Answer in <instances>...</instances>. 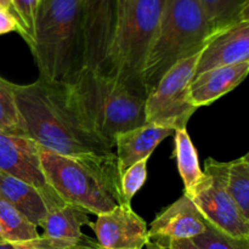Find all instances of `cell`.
<instances>
[{
  "instance_id": "obj_5",
  "label": "cell",
  "mask_w": 249,
  "mask_h": 249,
  "mask_svg": "<svg viewBox=\"0 0 249 249\" xmlns=\"http://www.w3.org/2000/svg\"><path fill=\"white\" fill-rule=\"evenodd\" d=\"M167 0H118V15L111 49L96 72L146 95L142 70Z\"/></svg>"
},
{
  "instance_id": "obj_33",
  "label": "cell",
  "mask_w": 249,
  "mask_h": 249,
  "mask_svg": "<svg viewBox=\"0 0 249 249\" xmlns=\"http://www.w3.org/2000/svg\"><path fill=\"white\" fill-rule=\"evenodd\" d=\"M46 1H48V0H40V6H41V5H43V4H45ZM40 6H39V7H40Z\"/></svg>"
},
{
  "instance_id": "obj_21",
  "label": "cell",
  "mask_w": 249,
  "mask_h": 249,
  "mask_svg": "<svg viewBox=\"0 0 249 249\" xmlns=\"http://www.w3.org/2000/svg\"><path fill=\"white\" fill-rule=\"evenodd\" d=\"M0 229L5 242L12 245H22L39 237L36 226L2 198H0Z\"/></svg>"
},
{
  "instance_id": "obj_7",
  "label": "cell",
  "mask_w": 249,
  "mask_h": 249,
  "mask_svg": "<svg viewBox=\"0 0 249 249\" xmlns=\"http://www.w3.org/2000/svg\"><path fill=\"white\" fill-rule=\"evenodd\" d=\"M199 53L173 66L148 92L145 100L146 123L173 131L186 129L197 109L191 100V83Z\"/></svg>"
},
{
  "instance_id": "obj_29",
  "label": "cell",
  "mask_w": 249,
  "mask_h": 249,
  "mask_svg": "<svg viewBox=\"0 0 249 249\" xmlns=\"http://www.w3.org/2000/svg\"><path fill=\"white\" fill-rule=\"evenodd\" d=\"M145 247L146 249H169L167 243L160 242V241H148Z\"/></svg>"
},
{
  "instance_id": "obj_6",
  "label": "cell",
  "mask_w": 249,
  "mask_h": 249,
  "mask_svg": "<svg viewBox=\"0 0 249 249\" xmlns=\"http://www.w3.org/2000/svg\"><path fill=\"white\" fill-rule=\"evenodd\" d=\"M39 160L46 181L62 201L96 216L122 204L119 187L99 170L41 146Z\"/></svg>"
},
{
  "instance_id": "obj_11",
  "label": "cell",
  "mask_w": 249,
  "mask_h": 249,
  "mask_svg": "<svg viewBox=\"0 0 249 249\" xmlns=\"http://www.w3.org/2000/svg\"><path fill=\"white\" fill-rule=\"evenodd\" d=\"M90 228L102 249H142L150 241L147 224L128 204L97 215Z\"/></svg>"
},
{
  "instance_id": "obj_8",
  "label": "cell",
  "mask_w": 249,
  "mask_h": 249,
  "mask_svg": "<svg viewBox=\"0 0 249 249\" xmlns=\"http://www.w3.org/2000/svg\"><path fill=\"white\" fill-rule=\"evenodd\" d=\"M224 165L214 158L204 163V175L190 194L204 220L236 240L249 241V220L237 208L224 184Z\"/></svg>"
},
{
  "instance_id": "obj_26",
  "label": "cell",
  "mask_w": 249,
  "mask_h": 249,
  "mask_svg": "<svg viewBox=\"0 0 249 249\" xmlns=\"http://www.w3.org/2000/svg\"><path fill=\"white\" fill-rule=\"evenodd\" d=\"M16 246L18 249H102L97 241L89 236L80 241H58L39 235L36 240Z\"/></svg>"
},
{
  "instance_id": "obj_16",
  "label": "cell",
  "mask_w": 249,
  "mask_h": 249,
  "mask_svg": "<svg viewBox=\"0 0 249 249\" xmlns=\"http://www.w3.org/2000/svg\"><path fill=\"white\" fill-rule=\"evenodd\" d=\"M0 198L23 214L33 225L41 226L53 206L39 189L28 182L0 172Z\"/></svg>"
},
{
  "instance_id": "obj_22",
  "label": "cell",
  "mask_w": 249,
  "mask_h": 249,
  "mask_svg": "<svg viewBox=\"0 0 249 249\" xmlns=\"http://www.w3.org/2000/svg\"><path fill=\"white\" fill-rule=\"evenodd\" d=\"M14 83L0 77V130L17 136H26V126L18 111Z\"/></svg>"
},
{
  "instance_id": "obj_9",
  "label": "cell",
  "mask_w": 249,
  "mask_h": 249,
  "mask_svg": "<svg viewBox=\"0 0 249 249\" xmlns=\"http://www.w3.org/2000/svg\"><path fill=\"white\" fill-rule=\"evenodd\" d=\"M0 172L36 186L53 206L65 202L46 181L39 160V145L32 139L0 130Z\"/></svg>"
},
{
  "instance_id": "obj_20",
  "label": "cell",
  "mask_w": 249,
  "mask_h": 249,
  "mask_svg": "<svg viewBox=\"0 0 249 249\" xmlns=\"http://www.w3.org/2000/svg\"><path fill=\"white\" fill-rule=\"evenodd\" d=\"M224 184L242 215L249 220V153L225 162Z\"/></svg>"
},
{
  "instance_id": "obj_15",
  "label": "cell",
  "mask_w": 249,
  "mask_h": 249,
  "mask_svg": "<svg viewBox=\"0 0 249 249\" xmlns=\"http://www.w3.org/2000/svg\"><path fill=\"white\" fill-rule=\"evenodd\" d=\"M173 134L174 131L172 129L147 123L118 134L114 138V146L117 148L119 173L122 174L126 168L139 160L150 158L156 147Z\"/></svg>"
},
{
  "instance_id": "obj_32",
  "label": "cell",
  "mask_w": 249,
  "mask_h": 249,
  "mask_svg": "<svg viewBox=\"0 0 249 249\" xmlns=\"http://www.w3.org/2000/svg\"><path fill=\"white\" fill-rule=\"evenodd\" d=\"M0 243H5L4 237H2V233H1V229H0Z\"/></svg>"
},
{
  "instance_id": "obj_23",
  "label": "cell",
  "mask_w": 249,
  "mask_h": 249,
  "mask_svg": "<svg viewBox=\"0 0 249 249\" xmlns=\"http://www.w3.org/2000/svg\"><path fill=\"white\" fill-rule=\"evenodd\" d=\"M12 12L21 27V36L31 48L36 34L40 0H11Z\"/></svg>"
},
{
  "instance_id": "obj_31",
  "label": "cell",
  "mask_w": 249,
  "mask_h": 249,
  "mask_svg": "<svg viewBox=\"0 0 249 249\" xmlns=\"http://www.w3.org/2000/svg\"><path fill=\"white\" fill-rule=\"evenodd\" d=\"M0 249H18L16 245H12V243H0Z\"/></svg>"
},
{
  "instance_id": "obj_30",
  "label": "cell",
  "mask_w": 249,
  "mask_h": 249,
  "mask_svg": "<svg viewBox=\"0 0 249 249\" xmlns=\"http://www.w3.org/2000/svg\"><path fill=\"white\" fill-rule=\"evenodd\" d=\"M0 6L5 7V9H7V10H9V11L12 12L11 0H0ZM12 15H14V12H12Z\"/></svg>"
},
{
  "instance_id": "obj_18",
  "label": "cell",
  "mask_w": 249,
  "mask_h": 249,
  "mask_svg": "<svg viewBox=\"0 0 249 249\" xmlns=\"http://www.w3.org/2000/svg\"><path fill=\"white\" fill-rule=\"evenodd\" d=\"M213 34L249 21V0H197Z\"/></svg>"
},
{
  "instance_id": "obj_27",
  "label": "cell",
  "mask_w": 249,
  "mask_h": 249,
  "mask_svg": "<svg viewBox=\"0 0 249 249\" xmlns=\"http://www.w3.org/2000/svg\"><path fill=\"white\" fill-rule=\"evenodd\" d=\"M11 32H17L21 36V27H19L18 21L11 11L0 6V36L11 33Z\"/></svg>"
},
{
  "instance_id": "obj_4",
  "label": "cell",
  "mask_w": 249,
  "mask_h": 249,
  "mask_svg": "<svg viewBox=\"0 0 249 249\" xmlns=\"http://www.w3.org/2000/svg\"><path fill=\"white\" fill-rule=\"evenodd\" d=\"M213 36L197 0H167L141 75L146 96L173 66L201 53Z\"/></svg>"
},
{
  "instance_id": "obj_3",
  "label": "cell",
  "mask_w": 249,
  "mask_h": 249,
  "mask_svg": "<svg viewBox=\"0 0 249 249\" xmlns=\"http://www.w3.org/2000/svg\"><path fill=\"white\" fill-rule=\"evenodd\" d=\"M67 88L87 125L113 147L118 134L146 124V95L113 78L85 67Z\"/></svg>"
},
{
  "instance_id": "obj_14",
  "label": "cell",
  "mask_w": 249,
  "mask_h": 249,
  "mask_svg": "<svg viewBox=\"0 0 249 249\" xmlns=\"http://www.w3.org/2000/svg\"><path fill=\"white\" fill-rule=\"evenodd\" d=\"M249 72V61L214 68L195 75L191 83V100L196 108L209 106L237 88Z\"/></svg>"
},
{
  "instance_id": "obj_25",
  "label": "cell",
  "mask_w": 249,
  "mask_h": 249,
  "mask_svg": "<svg viewBox=\"0 0 249 249\" xmlns=\"http://www.w3.org/2000/svg\"><path fill=\"white\" fill-rule=\"evenodd\" d=\"M192 241L199 249H249V241L229 237L207 221L206 231Z\"/></svg>"
},
{
  "instance_id": "obj_1",
  "label": "cell",
  "mask_w": 249,
  "mask_h": 249,
  "mask_svg": "<svg viewBox=\"0 0 249 249\" xmlns=\"http://www.w3.org/2000/svg\"><path fill=\"white\" fill-rule=\"evenodd\" d=\"M27 138L41 147L99 170L121 190V173L113 146L94 133L78 112L67 85L38 78L14 85Z\"/></svg>"
},
{
  "instance_id": "obj_17",
  "label": "cell",
  "mask_w": 249,
  "mask_h": 249,
  "mask_svg": "<svg viewBox=\"0 0 249 249\" xmlns=\"http://www.w3.org/2000/svg\"><path fill=\"white\" fill-rule=\"evenodd\" d=\"M84 225L90 226L88 212L74 204L63 202L49 209L48 215L40 226L44 230L41 236L58 241H80L87 237L82 232Z\"/></svg>"
},
{
  "instance_id": "obj_12",
  "label": "cell",
  "mask_w": 249,
  "mask_h": 249,
  "mask_svg": "<svg viewBox=\"0 0 249 249\" xmlns=\"http://www.w3.org/2000/svg\"><path fill=\"white\" fill-rule=\"evenodd\" d=\"M206 231V220L187 195L163 209L151 224L148 240H192Z\"/></svg>"
},
{
  "instance_id": "obj_13",
  "label": "cell",
  "mask_w": 249,
  "mask_h": 249,
  "mask_svg": "<svg viewBox=\"0 0 249 249\" xmlns=\"http://www.w3.org/2000/svg\"><path fill=\"white\" fill-rule=\"evenodd\" d=\"M245 61H249V21L214 34L199 53L195 75Z\"/></svg>"
},
{
  "instance_id": "obj_2",
  "label": "cell",
  "mask_w": 249,
  "mask_h": 249,
  "mask_svg": "<svg viewBox=\"0 0 249 249\" xmlns=\"http://www.w3.org/2000/svg\"><path fill=\"white\" fill-rule=\"evenodd\" d=\"M41 79L70 85L85 68L79 0H48L39 7L31 48Z\"/></svg>"
},
{
  "instance_id": "obj_19",
  "label": "cell",
  "mask_w": 249,
  "mask_h": 249,
  "mask_svg": "<svg viewBox=\"0 0 249 249\" xmlns=\"http://www.w3.org/2000/svg\"><path fill=\"white\" fill-rule=\"evenodd\" d=\"M175 160L180 178L184 182V194H190L198 185L204 173L199 167L198 153L190 138L187 129L174 131Z\"/></svg>"
},
{
  "instance_id": "obj_24",
  "label": "cell",
  "mask_w": 249,
  "mask_h": 249,
  "mask_svg": "<svg viewBox=\"0 0 249 249\" xmlns=\"http://www.w3.org/2000/svg\"><path fill=\"white\" fill-rule=\"evenodd\" d=\"M150 158H145L126 168L121 174L122 204L131 206V199L140 191L147 179V163Z\"/></svg>"
},
{
  "instance_id": "obj_10",
  "label": "cell",
  "mask_w": 249,
  "mask_h": 249,
  "mask_svg": "<svg viewBox=\"0 0 249 249\" xmlns=\"http://www.w3.org/2000/svg\"><path fill=\"white\" fill-rule=\"evenodd\" d=\"M85 39V67L100 71L113 41L118 0H79Z\"/></svg>"
},
{
  "instance_id": "obj_28",
  "label": "cell",
  "mask_w": 249,
  "mask_h": 249,
  "mask_svg": "<svg viewBox=\"0 0 249 249\" xmlns=\"http://www.w3.org/2000/svg\"><path fill=\"white\" fill-rule=\"evenodd\" d=\"M164 243L169 249H199L192 240H170Z\"/></svg>"
}]
</instances>
